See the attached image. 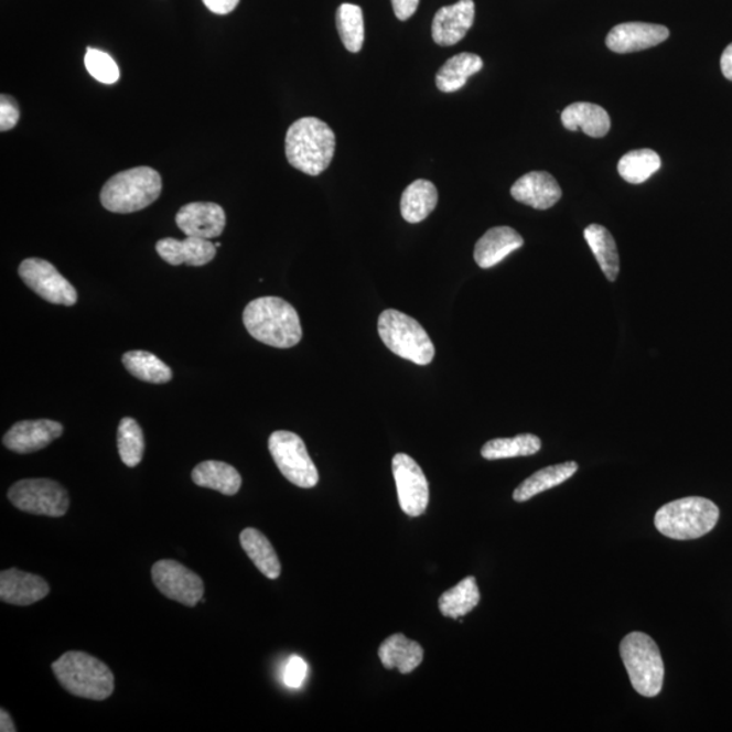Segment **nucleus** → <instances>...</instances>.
Here are the masks:
<instances>
[{"instance_id": "nucleus-7", "label": "nucleus", "mask_w": 732, "mask_h": 732, "mask_svg": "<svg viewBox=\"0 0 732 732\" xmlns=\"http://www.w3.org/2000/svg\"><path fill=\"white\" fill-rule=\"evenodd\" d=\"M377 329L384 345L397 356L417 365L433 362V342L415 317L397 310H386L379 316Z\"/></svg>"}, {"instance_id": "nucleus-6", "label": "nucleus", "mask_w": 732, "mask_h": 732, "mask_svg": "<svg viewBox=\"0 0 732 732\" xmlns=\"http://www.w3.org/2000/svg\"><path fill=\"white\" fill-rule=\"evenodd\" d=\"M620 657L637 693L655 698L664 688L665 665L657 643L643 633H631L620 643Z\"/></svg>"}, {"instance_id": "nucleus-36", "label": "nucleus", "mask_w": 732, "mask_h": 732, "mask_svg": "<svg viewBox=\"0 0 732 732\" xmlns=\"http://www.w3.org/2000/svg\"><path fill=\"white\" fill-rule=\"evenodd\" d=\"M306 671H309V666L304 663V659L293 655L289 658L286 672H283V681L291 688H300L303 685Z\"/></svg>"}, {"instance_id": "nucleus-19", "label": "nucleus", "mask_w": 732, "mask_h": 732, "mask_svg": "<svg viewBox=\"0 0 732 732\" xmlns=\"http://www.w3.org/2000/svg\"><path fill=\"white\" fill-rule=\"evenodd\" d=\"M217 247L208 239L187 236L185 240L166 238L159 240L157 251L159 256L173 267L186 263L189 267H204L214 261Z\"/></svg>"}, {"instance_id": "nucleus-26", "label": "nucleus", "mask_w": 732, "mask_h": 732, "mask_svg": "<svg viewBox=\"0 0 732 732\" xmlns=\"http://www.w3.org/2000/svg\"><path fill=\"white\" fill-rule=\"evenodd\" d=\"M192 481L200 487L215 489L224 495L238 494L241 486V476L233 465L223 462L200 463L192 472Z\"/></svg>"}, {"instance_id": "nucleus-16", "label": "nucleus", "mask_w": 732, "mask_h": 732, "mask_svg": "<svg viewBox=\"0 0 732 732\" xmlns=\"http://www.w3.org/2000/svg\"><path fill=\"white\" fill-rule=\"evenodd\" d=\"M474 21V0H459L458 3L441 8L437 11L432 25L434 43L441 46L456 45L469 33Z\"/></svg>"}, {"instance_id": "nucleus-32", "label": "nucleus", "mask_w": 732, "mask_h": 732, "mask_svg": "<svg viewBox=\"0 0 732 732\" xmlns=\"http://www.w3.org/2000/svg\"><path fill=\"white\" fill-rule=\"evenodd\" d=\"M663 166L657 152L648 149L635 150L620 159L618 174L624 181L639 185L649 180Z\"/></svg>"}, {"instance_id": "nucleus-33", "label": "nucleus", "mask_w": 732, "mask_h": 732, "mask_svg": "<svg viewBox=\"0 0 732 732\" xmlns=\"http://www.w3.org/2000/svg\"><path fill=\"white\" fill-rule=\"evenodd\" d=\"M541 450V440L535 434H519L513 439H495L482 448V456L486 460L532 456Z\"/></svg>"}, {"instance_id": "nucleus-25", "label": "nucleus", "mask_w": 732, "mask_h": 732, "mask_svg": "<svg viewBox=\"0 0 732 732\" xmlns=\"http://www.w3.org/2000/svg\"><path fill=\"white\" fill-rule=\"evenodd\" d=\"M578 471L575 462H567L557 465H549L546 469L535 472L528 480H525L513 493V499L516 502H527L541 493L547 492L559 484L569 481Z\"/></svg>"}, {"instance_id": "nucleus-28", "label": "nucleus", "mask_w": 732, "mask_h": 732, "mask_svg": "<svg viewBox=\"0 0 732 732\" xmlns=\"http://www.w3.org/2000/svg\"><path fill=\"white\" fill-rule=\"evenodd\" d=\"M583 235L606 279L616 281L620 273V258L612 234L600 224H590Z\"/></svg>"}, {"instance_id": "nucleus-12", "label": "nucleus", "mask_w": 732, "mask_h": 732, "mask_svg": "<svg viewBox=\"0 0 732 732\" xmlns=\"http://www.w3.org/2000/svg\"><path fill=\"white\" fill-rule=\"evenodd\" d=\"M400 509L405 515L419 517L428 509L430 489L421 466L409 454L398 453L392 459Z\"/></svg>"}, {"instance_id": "nucleus-21", "label": "nucleus", "mask_w": 732, "mask_h": 732, "mask_svg": "<svg viewBox=\"0 0 732 732\" xmlns=\"http://www.w3.org/2000/svg\"><path fill=\"white\" fill-rule=\"evenodd\" d=\"M562 122L566 129L581 131L590 138H604L611 129V117L600 105L590 103H575L567 106L562 111Z\"/></svg>"}, {"instance_id": "nucleus-1", "label": "nucleus", "mask_w": 732, "mask_h": 732, "mask_svg": "<svg viewBox=\"0 0 732 732\" xmlns=\"http://www.w3.org/2000/svg\"><path fill=\"white\" fill-rule=\"evenodd\" d=\"M244 323L252 338L279 349L297 346L303 338L298 311L280 298L250 301L244 312Z\"/></svg>"}, {"instance_id": "nucleus-39", "label": "nucleus", "mask_w": 732, "mask_h": 732, "mask_svg": "<svg viewBox=\"0 0 732 732\" xmlns=\"http://www.w3.org/2000/svg\"><path fill=\"white\" fill-rule=\"evenodd\" d=\"M206 9L218 15H227L238 8L240 0H203Z\"/></svg>"}, {"instance_id": "nucleus-35", "label": "nucleus", "mask_w": 732, "mask_h": 732, "mask_svg": "<svg viewBox=\"0 0 732 732\" xmlns=\"http://www.w3.org/2000/svg\"><path fill=\"white\" fill-rule=\"evenodd\" d=\"M85 66L88 74L94 79L100 82V84L114 85L120 79V68H118L114 57L109 56L106 52L87 49Z\"/></svg>"}, {"instance_id": "nucleus-22", "label": "nucleus", "mask_w": 732, "mask_h": 732, "mask_svg": "<svg viewBox=\"0 0 732 732\" xmlns=\"http://www.w3.org/2000/svg\"><path fill=\"white\" fill-rule=\"evenodd\" d=\"M379 658L386 669H398L401 675H409L422 664L423 648L409 637L395 634L381 643Z\"/></svg>"}, {"instance_id": "nucleus-30", "label": "nucleus", "mask_w": 732, "mask_h": 732, "mask_svg": "<svg viewBox=\"0 0 732 732\" xmlns=\"http://www.w3.org/2000/svg\"><path fill=\"white\" fill-rule=\"evenodd\" d=\"M122 364L129 374L141 381L164 384L173 379V372L155 354L144 351H133L123 354Z\"/></svg>"}, {"instance_id": "nucleus-20", "label": "nucleus", "mask_w": 732, "mask_h": 732, "mask_svg": "<svg viewBox=\"0 0 732 732\" xmlns=\"http://www.w3.org/2000/svg\"><path fill=\"white\" fill-rule=\"evenodd\" d=\"M523 236L510 227H494L482 236L475 246L477 267L489 269L504 261L513 251L521 249Z\"/></svg>"}, {"instance_id": "nucleus-27", "label": "nucleus", "mask_w": 732, "mask_h": 732, "mask_svg": "<svg viewBox=\"0 0 732 732\" xmlns=\"http://www.w3.org/2000/svg\"><path fill=\"white\" fill-rule=\"evenodd\" d=\"M240 546L265 577L269 580H277L280 577V559L267 536L257 529L246 528L240 534Z\"/></svg>"}, {"instance_id": "nucleus-2", "label": "nucleus", "mask_w": 732, "mask_h": 732, "mask_svg": "<svg viewBox=\"0 0 732 732\" xmlns=\"http://www.w3.org/2000/svg\"><path fill=\"white\" fill-rule=\"evenodd\" d=\"M289 164L306 175L326 171L335 153V133L316 117H303L289 127L286 138Z\"/></svg>"}, {"instance_id": "nucleus-15", "label": "nucleus", "mask_w": 732, "mask_h": 732, "mask_svg": "<svg viewBox=\"0 0 732 732\" xmlns=\"http://www.w3.org/2000/svg\"><path fill=\"white\" fill-rule=\"evenodd\" d=\"M670 32L664 25L645 22L622 23L612 29L606 37V46L616 53H633L653 49L669 39Z\"/></svg>"}, {"instance_id": "nucleus-10", "label": "nucleus", "mask_w": 732, "mask_h": 732, "mask_svg": "<svg viewBox=\"0 0 732 732\" xmlns=\"http://www.w3.org/2000/svg\"><path fill=\"white\" fill-rule=\"evenodd\" d=\"M18 273L35 294L52 304L71 306L78 301L76 289L58 273L51 262L44 261V259H25L20 265Z\"/></svg>"}, {"instance_id": "nucleus-34", "label": "nucleus", "mask_w": 732, "mask_h": 732, "mask_svg": "<svg viewBox=\"0 0 732 732\" xmlns=\"http://www.w3.org/2000/svg\"><path fill=\"white\" fill-rule=\"evenodd\" d=\"M118 453L122 463L133 469L143 460L146 441L143 430L133 418H122L117 432Z\"/></svg>"}, {"instance_id": "nucleus-37", "label": "nucleus", "mask_w": 732, "mask_h": 732, "mask_svg": "<svg viewBox=\"0 0 732 732\" xmlns=\"http://www.w3.org/2000/svg\"><path fill=\"white\" fill-rule=\"evenodd\" d=\"M18 121H20V109H18L15 100L3 94L0 97V131H10Z\"/></svg>"}, {"instance_id": "nucleus-4", "label": "nucleus", "mask_w": 732, "mask_h": 732, "mask_svg": "<svg viewBox=\"0 0 732 732\" xmlns=\"http://www.w3.org/2000/svg\"><path fill=\"white\" fill-rule=\"evenodd\" d=\"M162 186V176L157 170L147 166L129 169L105 183L100 204L114 214H133L155 203Z\"/></svg>"}, {"instance_id": "nucleus-17", "label": "nucleus", "mask_w": 732, "mask_h": 732, "mask_svg": "<svg viewBox=\"0 0 732 732\" xmlns=\"http://www.w3.org/2000/svg\"><path fill=\"white\" fill-rule=\"evenodd\" d=\"M51 592L49 582L31 572L10 569L0 572V600L6 604L29 606Z\"/></svg>"}, {"instance_id": "nucleus-29", "label": "nucleus", "mask_w": 732, "mask_h": 732, "mask_svg": "<svg viewBox=\"0 0 732 732\" xmlns=\"http://www.w3.org/2000/svg\"><path fill=\"white\" fill-rule=\"evenodd\" d=\"M481 601L475 577H466L456 586L448 590L439 600L440 612L445 617L460 618L474 611Z\"/></svg>"}, {"instance_id": "nucleus-40", "label": "nucleus", "mask_w": 732, "mask_h": 732, "mask_svg": "<svg viewBox=\"0 0 732 732\" xmlns=\"http://www.w3.org/2000/svg\"><path fill=\"white\" fill-rule=\"evenodd\" d=\"M722 73L729 80H732V44L724 50L722 61H720Z\"/></svg>"}, {"instance_id": "nucleus-31", "label": "nucleus", "mask_w": 732, "mask_h": 732, "mask_svg": "<svg viewBox=\"0 0 732 732\" xmlns=\"http://www.w3.org/2000/svg\"><path fill=\"white\" fill-rule=\"evenodd\" d=\"M335 21L345 49L352 53L362 51L365 40L363 9L357 4H341L336 10Z\"/></svg>"}, {"instance_id": "nucleus-18", "label": "nucleus", "mask_w": 732, "mask_h": 732, "mask_svg": "<svg viewBox=\"0 0 732 732\" xmlns=\"http://www.w3.org/2000/svg\"><path fill=\"white\" fill-rule=\"evenodd\" d=\"M512 196L518 203L532 206L535 209L552 208L562 197V189L547 171H532L525 174L512 186Z\"/></svg>"}, {"instance_id": "nucleus-9", "label": "nucleus", "mask_w": 732, "mask_h": 732, "mask_svg": "<svg viewBox=\"0 0 732 732\" xmlns=\"http://www.w3.org/2000/svg\"><path fill=\"white\" fill-rule=\"evenodd\" d=\"M8 497L18 510L35 516L63 517L69 507L67 489L51 480L17 482L10 487Z\"/></svg>"}, {"instance_id": "nucleus-8", "label": "nucleus", "mask_w": 732, "mask_h": 732, "mask_svg": "<svg viewBox=\"0 0 732 732\" xmlns=\"http://www.w3.org/2000/svg\"><path fill=\"white\" fill-rule=\"evenodd\" d=\"M269 451L281 474L301 488L315 487L319 472L306 451L304 441L298 434L279 430L270 435Z\"/></svg>"}, {"instance_id": "nucleus-5", "label": "nucleus", "mask_w": 732, "mask_h": 732, "mask_svg": "<svg viewBox=\"0 0 732 732\" xmlns=\"http://www.w3.org/2000/svg\"><path fill=\"white\" fill-rule=\"evenodd\" d=\"M719 507L712 500L688 497L666 504L655 515L658 532L672 540H696L711 532L719 521Z\"/></svg>"}, {"instance_id": "nucleus-23", "label": "nucleus", "mask_w": 732, "mask_h": 732, "mask_svg": "<svg viewBox=\"0 0 732 732\" xmlns=\"http://www.w3.org/2000/svg\"><path fill=\"white\" fill-rule=\"evenodd\" d=\"M439 192L433 182L417 180L406 187L400 200V212L407 223H421L435 209Z\"/></svg>"}, {"instance_id": "nucleus-11", "label": "nucleus", "mask_w": 732, "mask_h": 732, "mask_svg": "<svg viewBox=\"0 0 732 732\" xmlns=\"http://www.w3.org/2000/svg\"><path fill=\"white\" fill-rule=\"evenodd\" d=\"M151 574L159 592L182 605L194 607L204 598L203 580L175 560H159Z\"/></svg>"}, {"instance_id": "nucleus-41", "label": "nucleus", "mask_w": 732, "mask_h": 732, "mask_svg": "<svg viewBox=\"0 0 732 732\" xmlns=\"http://www.w3.org/2000/svg\"><path fill=\"white\" fill-rule=\"evenodd\" d=\"M0 731L2 732H15L17 728L13 722V719L9 715V712L2 708L0 710Z\"/></svg>"}, {"instance_id": "nucleus-13", "label": "nucleus", "mask_w": 732, "mask_h": 732, "mask_svg": "<svg viewBox=\"0 0 732 732\" xmlns=\"http://www.w3.org/2000/svg\"><path fill=\"white\" fill-rule=\"evenodd\" d=\"M175 222L186 236L211 240L226 228V212L215 203H191L182 206Z\"/></svg>"}, {"instance_id": "nucleus-24", "label": "nucleus", "mask_w": 732, "mask_h": 732, "mask_svg": "<svg viewBox=\"0 0 732 732\" xmlns=\"http://www.w3.org/2000/svg\"><path fill=\"white\" fill-rule=\"evenodd\" d=\"M483 68V61L481 56L475 53H459L450 61H446L444 66L439 69L435 75V85L441 93H456L462 90L466 82L480 73Z\"/></svg>"}, {"instance_id": "nucleus-3", "label": "nucleus", "mask_w": 732, "mask_h": 732, "mask_svg": "<svg viewBox=\"0 0 732 732\" xmlns=\"http://www.w3.org/2000/svg\"><path fill=\"white\" fill-rule=\"evenodd\" d=\"M53 675L76 698L103 701L115 692V676L103 660L84 652H68L52 664Z\"/></svg>"}, {"instance_id": "nucleus-14", "label": "nucleus", "mask_w": 732, "mask_h": 732, "mask_svg": "<svg viewBox=\"0 0 732 732\" xmlns=\"http://www.w3.org/2000/svg\"><path fill=\"white\" fill-rule=\"evenodd\" d=\"M63 435V424L51 419L17 422L3 437V445L11 452L34 453Z\"/></svg>"}, {"instance_id": "nucleus-38", "label": "nucleus", "mask_w": 732, "mask_h": 732, "mask_svg": "<svg viewBox=\"0 0 732 732\" xmlns=\"http://www.w3.org/2000/svg\"><path fill=\"white\" fill-rule=\"evenodd\" d=\"M421 0H391L394 13L400 21L410 20L416 14Z\"/></svg>"}]
</instances>
